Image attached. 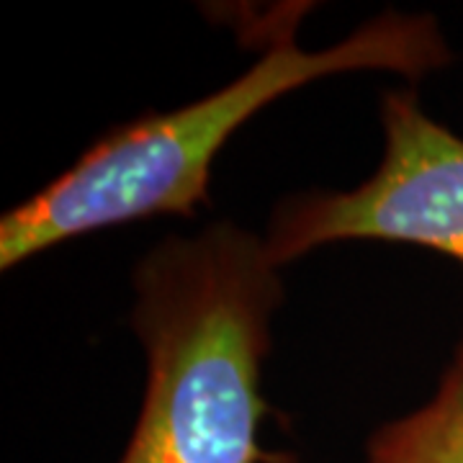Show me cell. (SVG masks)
Wrapping results in <instances>:
<instances>
[{"mask_svg": "<svg viewBox=\"0 0 463 463\" xmlns=\"http://www.w3.org/2000/svg\"><path fill=\"white\" fill-rule=\"evenodd\" d=\"M297 18L270 32L263 57L237 80L175 111L116 127L47 188L3 214L0 268H16L88 232L152 216H196L212 203L209 178L219 149L250 116L294 88L353 70L420 80L450 62L446 36L428 14L386 11L319 52L294 42Z\"/></svg>", "mask_w": 463, "mask_h": 463, "instance_id": "1", "label": "cell"}, {"mask_svg": "<svg viewBox=\"0 0 463 463\" xmlns=\"http://www.w3.org/2000/svg\"><path fill=\"white\" fill-rule=\"evenodd\" d=\"M265 240L219 222L170 237L134 273L147 392L121 463H294L260 448V394L283 298Z\"/></svg>", "mask_w": 463, "mask_h": 463, "instance_id": "2", "label": "cell"}, {"mask_svg": "<svg viewBox=\"0 0 463 463\" xmlns=\"http://www.w3.org/2000/svg\"><path fill=\"white\" fill-rule=\"evenodd\" d=\"M383 157L355 191H319L279 203L265 245L276 265L343 240L407 242L463 265V137L422 111L414 90L381 99ZM453 368L463 373V340Z\"/></svg>", "mask_w": 463, "mask_h": 463, "instance_id": "3", "label": "cell"}, {"mask_svg": "<svg viewBox=\"0 0 463 463\" xmlns=\"http://www.w3.org/2000/svg\"><path fill=\"white\" fill-rule=\"evenodd\" d=\"M365 463H463V373L448 365L435 397L371 435Z\"/></svg>", "mask_w": 463, "mask_h": 463, "instance_id": "4", "label": "cell"}]
</instances>
